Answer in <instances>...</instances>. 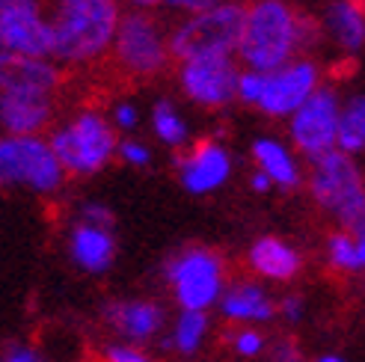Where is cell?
I'll list each match as a JSON object with an SVG mask.
<instances>
[{
  "label": "cell",
  "instance_id": "6da1fadb",
  "mask_svg": "<svg viewBox=\"0 0 365 362\" xmlns=\"http://www.w3.org/2000/svg\"><path fill=\"white\" fill-rule=\"evenodd\" d=\"M321 39V24L288 0H252L244 6L241 39L235 60L247 71H273L300 57V51Z\"/></svg>",
  "mask_w": 365,
  "mask_h": 362
},
{
  "label": "cell",
  "instance_id": "7a4b0ae2",
  "mask_svg": "<svg viewBox=\"0 0 365 362\" xmlns=\"http://www.w3.org/2000/svg\"><path fill=\"white\" fill-rule=\"evenodd\" d=\"M122 18L119 0H53L51 63L57 68H96L110 57Z\"/></svg>",
  "mask_w": 365,
  "mask_h": 362
},
{
  "label": "cell",
  "instance_id": "3957f363",
  "mask_svg": "<svg viewBox=\"0 0 365 362\" xmlns=\"http://www.w3.org/2000/svg\"><path fill=\"white\" fill-rule=\"evenodd\" d=\"M48 146L66 175H96L116 157V128L98 110H81L51 131Z\"/></svg>",
  "mask_w": 365,
  "mask_h": 362
},
{
  "label": "cell",
  "instance_id": "277c9868",
  "mask_svg": "<svg viewBox=\"0 0 365 362\" xmlns=\"http://www.w3.org/2000/svg\"><path fill=\"white\" fill-rule=\"evenodd\" d=\"M104 66L134 81H149L167 71L173 66V57L167 45V30L158 21V15L143 9L122 12L110 57Z\"/></svg>",
  "mask_w": 365,
  "mask_h": 362
},
{
  "label": "cell",
  "instance_id": "5b68a950",
  "mask_svg": "<svg viewBox=\"0 0 365 362\" xmlns=\"http://www.w3.org/2000/svg\"><path fill=\"white\" fill-rule=\"evenodd\" d=\"M309 190L315 202L330 211L336 220L344 226V232L362 238L365 226V190H362V172L356 160L341 152H327L315 160H309Z\"/></svg>",
  "mask_w": 365,
  "mask_h": 362
},
{
  "label": "cell",
  "instance_id": "8992f818",
  "mask_svg": "<svg viewBox=\"0 0 365 362\" xmlns=\"http://www.w3.org/2000/svg\"><path fill=\"white\" fill-rule=\"evenodd\" d=\"M244 4H217L211 9L187 15L167 33L170 57L185 63L196 57H235L241 39Z\"/></svg>",
  "mask_w": 365,
  "mask_h": 362
},
{
  "label": "cell",
  "instance_id": "52a82bcc",
  "mask_svg": "<svg viewBox=\"0 0 365 362\" xmlns=\"http://www.w3.org/2000/svg\"><path fill=\"white\" fill-rule=\"evenodd\" d=\"M66 181L45 137L0 134V187L24 185L36 193H57Z\"/></svg>",
  "mask_w": 365,
  "mask_h": 362
},
{
  "label": "cell",
  "instance_id": "ba28073f",
  "mask_svg": "<svg viewBox=\"0 0 365 362\" xmlns=\"http://www.w3.org/2000/svg\"><path fill=\"white\" fill-rule=\"evenodd\" d=\"M223 259L208 247H187L167 264V279L185 312H205L223 294Z\"/></svg>",
  "mask_w": 365,
  "mask_h": 362
},
{
  "label": "cell",
  "instance_id": "9c48e42d",
  "mask_svg": "<svg viewBox=\"0 0 365 362\" xmlns=\"http://www.w3.org/2000/svg\"><path fill=\"white\" fill-rule=\"evenodd\" d=\"M341 101L333 86H318L294 113L288 116V134L300 155L315 160L336 149V122Z\"/></svg>",
  "mask_w": 365,
  "mask_h": 362
},
{
  "label": "cell",
  "instance_id": "30bf717a",
  "mask_svg": "<svg viewBox=\"0 0 365 362\" xmlns=\"http://www.w3.org/2000/svg\"><path fill=\"white\" fill-rule=\"evenodd\" d=\"M321 86V66L309 57H297L273 71L259 75V95L255 104L264 116H291L297 107Z\"/></svg>",
  "mask_w": 365,
  "mask_h": 362
},
{
  "label": "cell",
  "instance_id": "8fae6325",
  "mask_svg": "<svg viewBox=\"0 0 365 362\" xmlns=\"http://www.w3.org/2000/svg\"><path fill=\"white\" fill-rule=\"evenodd\" d=\"M0 51L51 60V24L42 0H0Z\"/></svg>",
  "mask_w": 365,
  "mask_h": 362
},
{
  "label": "cell",
  "instance_id": "7c38bea8",
  "mask_svg": "<svg viewBox=\"0 0 365 362\" xmlns=\"http://www.w3.org/2000/svg\"><path fill=\"white\" fill-rule=\"evenodd\" d=\"M241 66L235 57H196L178 63V83L185 95L205 107V110H223L235 101Z\"/></svg>",
  "mask_w": 365,
  "mask_h": 362
},
{
  "label": "cell",
  "instance_id": "4fadbf2b",
  "mask_svg": "<svg viewBox=\"0 0 365 362\" xmlns=\"http://www.w3.org/2000/svg\"><path fill=\"white\" fill-rule=\"evenodd\" d=\"M60 93L21 89V93H0V131L4 137H42L53 125Z\"/></svg>",
  "mask_w": 365,
  "mask_h": 362
},
{
  "label": "cell",
  "instance_id": "5bb4252c",
  "mask_svg": "<svg viewBox=\"0 0 365 362\" xmlns=\"http://www.w3.org/2000/svg\"><path fill=\"white\" fill-rule=\"evenodd\" d=\"M175 164L185 190L196 196H205L217 187H223L232 175V157L226 146H220L217 140H199L185 155H178Z\"/></svg>",
  "mask_w": 365,
  "mask_h": 362
},
{
  "label": "cell",
  "instance_id": "9a60e30c",
  "mask_svg": "<svg viewBox=\"0 0 365 362\" xmlns=\"http://www.w3.org/2000/svg\"><path fill=\"white\" fill-rule=\"evenodd\" d=\"M66 71L51 60H30L18 53L0 51V93H21V89H42V93H60Z\"/></svg>",
  "mask_w": 365,
  "mask_h": 362
},
{
  "label": "cell",
  "instance_id": "2e32d148",
  "mask_svg": "<svg viewBox=\"0 0 365 362\" xmlns=\"http://www.w3.org/2000/svg\"><path fill=\"white\" fill-rule=\"evenodd\" d=\"M68 256L86 274H104L116 259L113 232L89 223H75L68 232Z\"/></svg>",
  "mask_w": 365,
  "mask_h": 362
},
{
  "label": "cell",
  "instance_id": "e0dca14e",
  "mask_svg": "<svg viewBox=\"0 0 365 362\" xmlns=\"http://www.w3.org/2000/svg\"><path fill=\"white\" fill-rule=\"evenodd\" d=\"M104 318L131 341H149L163 324V309L152 300H119L104 306Z\"/></svg>",
  "mask_w": 365,
  "mask_h": 362
},
{
  "label": "cell",
  "instance_id": "ac0fdd59",
  "mask_svg": "<svg viewBox=\"0 0 365 362\" xmlns=\"http://www.w3.org/2000/svg\"><path fill=\"white\" fill-rule=\"evenodd\" d=\"M321 30L333 36V42L348 53L356 57L365 42V9L362 0H330L324 9Z\"/></svg>",
  "mask_w": 365,
  "mask_h": 362
},
{
  "label": "cell",
  "instance_id": "d6986e66",
  "mask_svg": "<svg viewBox=\"0 0 365 362\" xmlns=\"http://www.w3.org/2000/svg\"><path fill=\"white\" fill-rule=\"evenodd\" d=\"M252 160H255V170H259L262 175H267V181L273 187L294 190L303 181L294 152L277 137H259L255 140L252 143Z\"/></svg>",
  "mask_w": 365,
  "mask_h": 362
},
{
  "label": "cell",
  "instance_id": "ffe728a7",
  "mask_svg": "<svg viewBox=\"0 0 365 362\" xmlns=\"http://www.w3.org/2000/svg\"><path fill=\"white\" fill-rule=\"evenodd\" d=\"M250 267L259 276H264V279L288 282V279H294L300 274L303 259H300V252L291 244H285L282 238H273V234H267V238H259L250 247Z\"/></svg>",
  "mask_w": 365,
  "mask_h": 362
},
{
  "label": "cell",
  "instance_id": "44dd1931",
  "mask_svg": "<svg viewBox=\"0 0 365 362\" xmlns=\"http://www.w3.org/2000/svg\"><path fill=\"white\" fill-rule=\"evenodd\" d=\"M220 309L232 321H270L277 306L267 297V291L255 282H238L226 294H220Z\"/></svg>",
  "mask_w": 365,
  "mask_h": 362
},
{
  "label": "cell",
  "instance_id": "7402d4cb",
  "mask_svg": "<svg viewBox=\"0 0 365 362\" xmlns=\"http://www.w3.org/2000/svg\"><path fill=\"white\" fill-rule=\"evenodd\" d=\"M365 149V98L354 95L348 104H341L339 122H336V152L341 155H359Z\"/></svg>",
  "mask_w": 365,
  "mask_h": 362
},
{
  "label": "cell",
  "instance_id": "603a6c76",
  "mask_svg": "<svg viewBox=\"0 0 365 362\" xmlns=\"http://www.w3.org/2000/svg\"><path fill=\"white\" fill-rule=\"evenodd\" d=\"M152 128H155L158 140L167 143L170 149L187 146V134H190L187 122H185V116L178 113V107L170 98L155 101V107H152Z\"/></svg>",
  "mask_w": 365,
  "mask_h": 362
},
{
  "label": "cell",
  "instance_id": "cb8c5ba5",
  "mask_svg": "<svg viewBox=\"0 0 365 362\" xmlns=\"http://www.w3.org/2000/svg\"><path fill=\"white\" fill-rule=\"evenodd\" d=\"M327 262L336 270H344V274H359L365 264V241L348 232H333L327 238Z\"/></svg>",
  "mask_w": 365,
  "mask_h": 362
},
{
  "label": "cell",
  "instance_id": "d4e9b609",
  "mask_svg": "<svg viewBox=\"0 0 365 362\" xmlns=\"http://www.w3.org/2000/svg\"><path fill=\"white\" fill-rule=\"evenodd\" d=\"M208 333V318L205 312H181V318L175 321V333H173V345L181 353H193L202 345V338Z\"/></svg>",
  "mask_w": 365,
  "mask_h": 362
},
{
  "label": "cell",
  "instance_id": "484cf974",
  "mask_svg": "<svg viewBox=\"0 0 365 362\" xmlns=\"http://www.w3.org/2000/svg\"><path fill=\"white\" fill-rule=\"evenodd\" d=\"M116 155L125 160L128 167H145V164L152 160L149 146H145V143H140V140H122L119 146H116Z\"/></svg>",
  "mask_w": 365,
  "mask_h": 362
},
{
  "label": "cell",
  "instance_id": "4316f807",
  "mask_svg": "<svg viewBox=\"0 0 365 362\" xmlns=\"http://www.w3.org/2000/svg\"><path fill=\"white\" fill-rule=\"evenodd\" d=\"M137 122H140V113H137V107L131 101H116L113 104V128H122V131H134L137 128Z\"/></svg>",
  "mask_w": 365,
  "mask_h": 362
},
{
  "label": "cell",
  "instance_id": "83f0119b",
  "mask_svg": "<svg viewBox=\"0 0 365 362\" xmlns=\"http://www.w3.org/2000/svg\"><path fill=\"white\" fill-rule=\"evenodd\" d=\"M232 345H235V351L244 353V356H255V353H262L264 338H262V333H255V330H241L238 336L232 338Z\"/></svg>",
  "mask_w": 365,
  "mask_h": 362
},
{
  "label": "cell",
  "instance_id": "f1b7e54d",
  "mask_svg": "<svg viewBox=\"0 0 365 362\" xmlns=\"http://www.w3.org/2000/svg\"><path fill=\"white\" fill-rule=\"evenodd\" d=\"M81 223L101 226V229H113V214H110V208L89 202V205H83V208H81Z\"/></svg>",
  "mask_w": 365,
  "mask_h": 362
},
{
  "label": "cell",
  "instance_id": "f546056e",
  "mask_svg": "<svg viewBox=\"0 0 365 362\" xmlns=\"http://www.w3.org/2000/svg\"><path fill=\"white\" fill-rule=\"evenodd\" d=\"M107 362H152L143 351L128 348V345H110L107 348Z\"/></svg>",
  "mask_w": 365,
  "mask_h": 362
},
{
  "label": "cell",
  "instance_id": "4dcf8cb0",
  "mask_svg": "<svg viewBox=\"0 0 365 362\" xmlns=\"http://www.w3.org/2000/svg\"><path fill=\"white\" fill-rule=\"evenodd\" d=\"M223 0H158V6H173V9H185L187 15L193 12H202V9H211Z\"/></svg>",
  "mask_w": 365,
  "mask_h": 362
},
{
  "label": "cell",
  "instance_id": "1f68e13d",
  "mask_svg": "<svg viewBox=\"0 0 365 362\" xmlns=\"http://www.w3.org/2000/svg\"><path fill=\"white\" fill-rule=\"evenodd\" d=\"M279 309H282V315H285L288 321H300V318H303V297H297V294L285 297V300L279 303Z\"/></svg>",
  "mask_w": 365,
  "mask_h": 362
},
{
  "label": "cell",
  "instance_id": "d6a6232c",
  "mask_svg": "<svg viewBox=\"0 0 365 362\" xmlns=\"http://www.w3.org/2000/svg\"><path fill=\"white\" fill-rule=\"evenodd\" d=\"M270 362H303L300 351L294 348V341H282V345L273 351V359Z\"/></svg>",
  "mask_w": 365,
  "mask_h": 362
},
{
  "label": "cell",
  "instance_id": "836d02e7",
  "mask_svg": "<svg viewBox=\"0 0 365 362\" xmlns=\"http://www.w3.org/2000/svg\"><path fill=\"white\" fill-rule=\"evenodd\" d=\"M0 362H45L36 351H30V348H9L6 351V356L0 359Z\"/></svg>",
  "mask_w": 365,
  "mask_h": 362
},
{
  "label": "cell",
  "instance_id": "e575fe53",
  "mask_svg": "<svg viewBox=\"0 0 365 362\" xmlns=\"http://www.w3.org/2000/svg\"><path fill=\"white\" fill-rule=\"evenodd\" d=\"M270 187H273V185L267 181V175H262L259 170H255V172H252V190H255V193H267Z\"/></svg>",
  "mask_w": 365,
  "mask_h": 362
},
{
  "label": "cell",
  "instance_id": "d590c367",
  "mask_svg": "<svg viewBox=\"0 0 365 362\" xmlns=\"http://www.w3.org/2000/svg\"><path fill=\"white\" fill-rule=\"evenodd\" d=\"M315 362H344L341 356H321V359H315Z\"/></svg>",
  "mask_w": 365,
  "mask_h": 362
},
{
  "label": "cell",
  "instance_id": "8d00e7d4",
  "mask_svg": "<svg viewBox=\"0 0 365 362\" xmlns=\"http://www.w3.org/2000/svg\"><path fill=\"white\" fill-rule=\"evenodd\" d=\"M226 4H241V0H226Z\"/></svg>",
  "mask_w": 365,
  "mask_h": 362
}]
</instances>
